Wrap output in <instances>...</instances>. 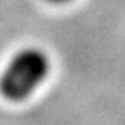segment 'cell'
<instances>
[{
	"label": "cell",
	"mask_w": 125,
	"mask_h": 125,
	"mask_svg": "<svg viewBox=\"0 0 125 125\" xmlns=\"http://www.w3.org/2000/svg\"><path fill=\"white\" fill-rule=\"evenodd\" d=\"M50 70V60L45 52L36 47L21 50L11 58L0 77V92L13 102H21L30 97Z\"/></svg>",
	"instance_id": "cell-1"
},
{
	"label": "cell",
	"mask_w": 125,
	"mask_h": 125,
	"mask_svg": "<svg viewBox=\"0 0 125 125\" xmlns=\"http://www.w3.org/2000/svg\"><path fill=\"white\" fill-rule=\"evenodd\" d=\"M49 2H52V3H67L70 0H49Z\"/></svg>",
	"instance_id": "cell-2"
}]
</instances>
